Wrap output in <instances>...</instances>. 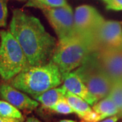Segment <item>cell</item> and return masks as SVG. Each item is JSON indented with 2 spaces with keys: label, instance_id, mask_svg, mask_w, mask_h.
Masks as SVG:
<instances>
[{
  "label": "cell",
  "instance_id": "obj_22",
  "mask_svg": "<svg viewBox=\"0 0 122 122\" xmlns=\"http://www.w3.org/2000/svg\"><path fill=\"white\" fill-rule=\"evenodd\" d=\"M119 118L120 117L118 115H114V116H112V117L105 119L100 122H117Z\"/></svg>",
  "mask_w": 122,
  "mask_h": 122
},
{
  "label": "cell",
  "instance_id": "obj_3",
  "mask_svg": "<svg viewBox=\"0 0 122 122\" xmlns=\"http://www.w3.org/2000/svg\"><path fill=\"white\" fill-rule=\"evenodd\" d=\"M96 52L91 41L80 36L58 40L51 62L58 66L62 81L71 72L82 65Z\"/></svg>",
  "mask_w": 122,
  "mask_h": 122
},
{
  "label": "cell",
  "instance_id": "obj_5",
  "mask_svg": "<svg viewBox=\"0 0 122 122\" xmlns=\"http://www.w3.org/2000/svg\"><path fill=\"white\" fill-rule=\"evenodd\" d=\"M74 71L97 101L109 96L113 81L98 67L95 60L94 52Z\"/></svg>",
  "mask_w": 122,
  "mask_h": 122
},
{
  "label": "cell",
  "instance_id": "obj_13",
  "mask_svg": "<svg viewBox=\"0 0 122 122\" xmlns=\"http://www.w3.org/2000/svg\"><path fill=\"white\" fill-rule=\"evenodd\" d=\"M66 89L62 86L50 89L34 99L41 103L45 109L51 110L54 105L65 96Z\"/></svg>",
  "mask_w": 122,
  "mask_h": 122
},
{
  "label": "cell",
  "instance_id": "obj_19",
  "mask_svg": "<svg viewBox=\"0 0 122 122\" xmlns=\"http://www.w3.org/2000/svg\"><path fill=\"white\" fill-rule=\"evenodd\" d=\"M8 0H0V28L7 25L8 18Z\"/></svg>",
  "mask_w": 122,
  "mask_h": 122
},
{
  "label": "cell",
  "instance_id": "obj_2",
  "mask_svg": "<svg viewBox=\"0 0 122 122\" xmlns=\"http://www.w3.org/2000/svg\"><path fill=\"white\" fill-rule=\"evenodd\" d=\"M5 82L35 98L50 89L59 86L63 81L58 66L50 61L43 65H28Z\"/></svg>",
  "mask_w": 122,
  "mask_h": 122
},
{
  "label": "cell",
  "instance_id": "obj_24",
  "mask_svg": "<svg viewBox=\"0 0 122 122\" xmlns=\"http://www.w3.org/2000/svg\"><path fill=\"white\" fill-rule=\"evenodd\" d=\"M76 122L73 121V120H70V119H64V120H61L59 122Z\"/></svg>",
  "mask_w": 122,
  "mask_h": 122
},
{
  "label": "cell",
  "instance_id": "obj_17",
  "mask_svg": "<svg viewBox=\"0 0 122 122\" xmlns=\"http://www.w3.org/2000/svg\"><path fill=\"white\" fill-rule=\"evenodd\" d=\"M0 115L16 119L23 118L20 110L5 100H0Z\"/></svg>",
  "mask_w": 122,
  "mask_h": 122
},
{
  "label": "cell",
  "instance_id": "obj_26",
  "mask_svg": "<svg viewBox=\"0 0 122 122\" xmlns=\"http://www.w3.org/2000/svg\"><path fill=\"white\" fill-rule=\"evenodd\" d=\"M18 1H26V0H18Z\"/></svg>",
  "mask_w": 122,
  "mask_h": 122
},
{
  "label": "cell",
  "instance_id": "obj_11",
  "mask_svg": "<svg viewBox=\"0 0 122 122\" xmlns=\"http://www.w3.org/2000/svg\"><path fill=\"white\" fill-rule=\"evenodd\" d=\"M62 86L66 90L83 98L90 106L94 105L98 102L74 71L64 79Z\"/></svg>",
  "mask_w": 122,
  "mask_h": 122
},
{
  "label": "cell",
  "instance_id": "obj_14",
  "mask_svg": "<svg viewBox=\"0 0 122 122\" xmlns=\"http://www.w3.org/2000/svg\"><path fill=\"white\" fill-rule=\"evenodd\" d=\"M92 109L98 115L99 122L106 118L119 115V109L109 96L99 100L92 106Z\"/></svg>",
  "mask_w": 122,
  "mask_h": 122
},
{
  "label": "cell",
  "instance_id": "obj_16",
  "mask_svg": "<svg viewBox=\"0 0 122 122\" xmlns=\"http://www.w3.org/2000/svg\"><path fill=\"white\" fill-rule=\"evenodd\" d=\"M114 102L119 109V117H122V81H115L108 96Z\"/></svg>",
  "mask_w": 122,
  "mask_h": 122
},
{
  "label": "cell",
  "instance_id": "obj_27",
  "mask_svg": "<svg viewBox=\"0 0 122 122\" xmlns=\"http://www.w3.org/2000/svg\"></svg>",
  "mask_w": 122,
  "mask_h": 122
},
{
  "label": "cell",
  "instance_id": "obj_10",
  "mask_svg": "<svg viewBox=\"0 0 122 122\" xmlns=\"http://www.w3.org/2000/svg\"><path fill=\"white\" fill-rule=\"evenodd\" d=\"M0 96L18 109L24 111L35 110L39 106L37 100L30 98L26 94L4 81L0 84Z\"/></svg>",
  "mask_w": 122,
  "mask_h": 122
},
{
  "label": "cell",
  "instance_id": "obj_9",
  "mask_svg": "<svg viewBox=\"0 0 122 122\" xmlns=\"http://www.w3.org/2000/svg\"><path fill=\"white\" fill-rule=\"evenodd\" d=\"M94 56L100 69L113 82L122 81V50H100Z\"/></svg>",
  "mask_w": 122,
  "mask_h": 122
},
{
  "label": "cell",
  "instance_id": "obj_8",
  "mask_svg": "<svg viewBox=\"0 0 122 122\" xmlns=\"http://www.w3.org/2000/svg\"><path fill=\"white\" fill-rule=\"evenodd\" d=\"M74 18L77 35L90 40L92 43L94 33L105 21L98 10L88 5H82L76 8Z\"/></svg>",
  "mask_w": 122,
  "mask_h": 122
},
{
  "label": "cell",
  "instance_id": "obj_4",
  "mask_svg": "<svg viewBox=\"0 0 122 122\" xmlns=\"http://www.w3.org/2000/svg\"><path fill=\"white\" fill-rule=\"evenodd\" d=\"M0 76L8 81L29 65L20 45L10 30H0Z\"/></svg>",
  "mask_w": 122,
  "mask_h": 122
},
{
  "label": "cell",
  "instance_id": "obj_21",
  "mask_svg": "<svg viewBox=\"0 0 122 122\" xmlns=\"http://www.w3.org/2000/svg\"><path fill=\"white\" fill-rule=\"evenodd\" d=\"M0 122H24V118L16 119V118L6 117L0 115Z\"/></svg>",
  "mask_w": 122,
  "mask_h": 122
},
{
  "label": "cell",
  "instance_id": "obj_12",
  "mask_svg": "<svg viewBox=\"0 0 122 122\" xmlns=\"http://www.w3.org/2000/svg\"><path fill=\"white\" fill-rule=\"evenodd\" d=\"M65 97L75 113L85 122H98V115L87 102L77 95L66 90Z\"/></svg>",
  "mask_w": 122,
  "mask_h": 122
},
{
  "label": "cell",
  "instance_id": "obj_1",
  "mask_svg": "<svg viewBox=\"0 0 122 122\" xmlns=\"http://www.w3.org/2000/svg\"><path fill=\"white\" fill-rule=\"evenodd\" d=\"M9 30L22 48L29 65H43L50 62L58 41L37 18L21 9H14Z\"/></svg>",
  "mask_w": 122,
  "mask_h": 122
},
{
  "label": "cell",
  "instance_id": "obj_15",
  "mask_svg": "<svg viewBox=\"0 0 122 122\" xmlns=\"http://www.w3.org/2000/svg\"><path fill=\"white\" fill-rule=\"evenodd\" d=\"M66 0H28L25 7H33L41 10L48 8H57L67 6Z\"/></svg>",
  "mask_w": 122,
  "mask_h": 122
},
{
  "label": "cell",
  "instance_id": "obj_20",
  "mask_svg": "<svg viewBox=\"0 0 122 122\" xmlns=\"http://www.w3.org/2000/svg\"><path fill=\"white\" fill-rule=\"evenodd\" d=\"M107 9L115 11L122 10V0H109L107 2Z\"/></svg>",
  "mask_w": 122,
  "mask_h": 122
},
{
  "label": "cell",
  "instance_id": "obj_18",
  "mask_svg": "<svg viewBox=\"0 0 122 122\" xmlns=\"http://www.w3.org/2000/svg\"><path fill=\"white\" fill-rule=\"evenodd\" d=\"M51 111L57 113L63 114V115L75 113L74 110L71 107V105H69V103L68 102V101L66 99L65 96L62 98L61 100L53 107Z\"/></svg>",
  "mask_w": 122,
  "mask_h": 122
},
{
  "label": "cell",
  "instance_id": "obj_6",
  "mask_svg": "<svg viewBox=\"0 0 122 122\" xmlns=\"http://www.w3.org/2000/svg\"><path fill=\"white\" fill-rule=\"evenodd\" d=\"M41 10L52 26L58 40L79 36L75 28L74 14L69 5L64 7L44 8Z\"/></svg>",
  "mask_w": 122,
  "mask_h": 122
},
{
  "label": "cell",
  "instance_id": "obj_7",
  "mask_svg": "<svg viewBox=\"0 0 122 122\" xmlns=\"http://www.w3.org/2000/svg\"><path fill=\"white\" fill-rule=\"evenodd\" d=\"M92 43L96 52L122 50V22L105 20L94 33Z\"/></svg>",
  "mask_w": 122,
  "mask_h": 122
},
{
  "label": "cell",
  "instance_id": "obj_25",
  "mask_svg": "<svg viewBox=\"0 0 122 122\" xmlns=\"http://www.w3.org/2000/svg\"><path fill=\"white\" fill-rule=\"evenodd\" d=\"M103 1H105V2H106V3H107V1H109V0H103Z\"/></svg>",
  "mask_w": 122,
  "mask_h": 122
},
{
  "label": "cell",
  "instance_id": "obj_23",
  "mask_svg": "<svg viewBox=\"0 0 122 122\" xmlns=\"http://www.w3.org/2000/svg\"><path fill=\"white\" fill-rule=\"evenodd\" d=\"M25 122H41L40 120H39L38 119H37L35 117H30L26 119V120Z\"/></svg>",
  "mask_w": 122,
  "mask_h": 122
}]
</instances>
